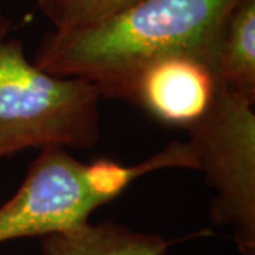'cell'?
Masks as SVG:
<instances>
[{
  "label": "cell",
  "instance_id": "cell-1",
  "mask_svg": "<svg viewBox=\"0 0 255 255\" xmlns=\"http://www.w3.org/2000/svg\"><path fill=\"white\" fill-rule=\"evenodd\" d=\"M238 0H139L108 17L44 34L34 64L94 84L102 98L127 101L145 67L190 57L211 70L220 33Z\"/></svg>",
  "mask_w": 255,
  "mask_h": 255
},
{
  "label": "cell",
  "instance_id": "cell-2",
  "mask_svg": "<svg viewBox=\"0 0 255 255\" xmlns=\"http://www.w3.org/2000/svg\"><path fill=\"white\" fill-rule=\"evenodd\" d=\"M163 169L199 170L190 145L174 140L136 164L108 159L82 163L67 147H44L28 164L13 197L0 206V244L82 227L95 210L117 199L137 177Z\"/></svg>",
  "mask_w": 255,
  "mask_h": 255
},
{
  "label": "cell",
  "instance_id": "cell-3",
  "mask_svg": "<svg viewBox=\"0 0 255 255\" xmlns=\"http://www.w3.org/2000/svg\"><path fill=\"white\" fill-rule=\"evenodd\" d=\"M11 27L0 14V159L48 146L94 147L101 137L98 88L38 68Z\"/></svg>",
  "mask_w": 255,
  "mask_h": 255
},
{
  "label": "cell",
  "instance_id": "cell-4",
  "mask_svg": "<svg viewBox=\"0 0 255 255\" xmlns=\"http://www.w3.org/2000/svg\"><path fill=\"white\" fill-rule=\"evenodd\" d=\"M186 132L199 172L216 193L211 221L233 228L241 255H255L254 104L217 84L209 110Z\"/></svg>",
  "mask_w": 255,
  "mask_h": 255
},
{
  "label": "cell",
  "instance_id": "cell-5",
  "mask_svg": "<svg viewBox=\"0 0 255 255\" xmlns=\"http://www.w3.org/2000/svg\"><path fill=\"white\" fill-rule=\"evenodd\" d=\"M216 88L209 65L190 57H169L137 74L127 101L164 125L186 130L209 110Z\"/></svg>",
  "mask_w": 255,
  "mask_h": 255
},
{
  "label": "cell",
  "instance_id": "cell-6",
  "mask_svg": "<svg viewBox=\"0 0 255 255\" xmlns=\"http://www.w3.org/2000/svg\"><path fill=\"white\" fill-rule=\"evenodd\" d=\"M211 73L219 85L255 104V0H238L230 10Z\"/></svg>",
  "mask_w": 255,
  "mask_h": 255
},
{
  "label": "cell",
  "instance_id": "cell-7",
  "mask_svg": "<svg viewBox=\"0 0 255 255\" xmlns=\"http://www.w3.org/2000/svg\"><path fill=\"white\" fill-rule=\"evenodd\" d=\"M173 241L114 223L85 226L43 237L44 255H164Z\"/></svg>",
  "mask_w": 255,
  "mask_h": 255
},
{
  "label": "cell",
  "instance_id": "cell-8",
  "mask_svg": "<svg viewBox=\"0 0 255 255\" xmlns=\"http://www.w3.org/2000/svg\"><path fill=\"white\" fill-rule=\"evenodd\" d=\"M139 0H37L53 30H74L108 17Z\"/></svg>",
  "mask_w": 255,
  "mask_h": 255
}]
</instances>
